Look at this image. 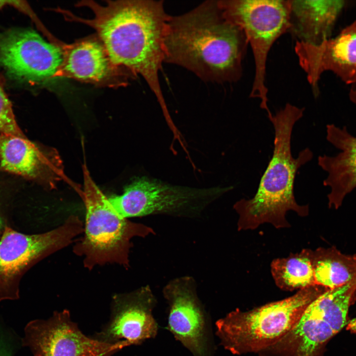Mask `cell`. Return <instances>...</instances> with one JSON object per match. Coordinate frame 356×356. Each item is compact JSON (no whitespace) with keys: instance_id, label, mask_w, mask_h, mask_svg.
<instances>
[{"instance_id":"6da1fadb","label":"cell","mask_w":356,"mask_h":356,"mask_svg":"<svg viewBox=\"0 0 356 356\" xmlns=\"http://www.w3.org/2000/svg\"><path fill=\"white\" fill-rule=\"evenodd\" d=\"M77 5L90 8L93 18L83 19L65 12L67 16L72 17L69 19L93 28L113 64L143 77L163 113H168L159 79L170 16L165 12L163 1L109 0L102 5L85 0Z\"/></svg>"},{"instance_id":"7a4b0ae2","label":"cell","mask_w":356,"mask_h":356,"mask_svg":"<svg viewBox=\"0 0 356 356\" xmlns=\"http://www.w3.org/2000/svg\"><path fill=\"white\" fill-rule=\"evenodd\" d=\"M248 42L243 30L223 16L218 0L169 16L164 62L184 67L206 82H234L242 74Z\"/></svg>"},{"instance_id":"3957f363","label":"cell","mask_w":356,"mask_h":356,"mask_svg":"<svg viewBox=\"0 0 356 356\" xmlns=\"http://www.w3.org/2000/svg\"><path fill=\"white\" fill-rule=\"evenodd\" d=\"M304 111V108L287 103L270 120L275 133L273 155L254 197L241 199L233 206L239 216L238 230L254 229L264 223L277 228L289 227L285 215L290 210L302 217L308 215V206L299 205L295 200L294 183L298 170L313 154L306 148L294 158L291 150L293 128Z\"/></svg>"},{"instance_id":"277c9868","label":"cell","mask_w":356,"mask_h":356,"mask_svg":"<svg viewBox=\"0 0 356 356\" xmlns=\"http://www.w3.org/2000/svg\"><path fill=\"white\" fill-rule=\"evenodd\" d=\"M327 290L314 285L248 311L236 310L216 322L215 334L223 348L233 355L259 353L291 330L309 305Z\"/></svg>"},{"instance_id":"5b68a950","label":"cell","mask_w":356,"mask_h":356,"mask_svg":"<svg viewBox=\"0 0 356 356\" xmlns=\"http://www.w3.org/2000/svg\"><path fill=\"white\" fill-rule=\"evenodd\" d=\"M83 168L84 189L79 191L86 209L85 235L75 248L76 253L84 256L86 265L90 267L106 263L127 266L131 240L154 231L147 225L120 216L94 182L85 165Z\"/></svg>"},{"instance_id":"8992f818","label":"cell","mask_w":356,"mask_h":356,"mask_svg":"<svg viewBox=\"0 0 356 356\" xmlns=\"http://www.w3.org/2000/svg\"><path fill=\"white\" fill-rule=\"evenodd\" d=\"M218 3L225 18L243 30L250 45L255 72L250 97L260 99V107L270 118L272 114L267 104L266 86L267 57L275 41L288 31L291 0H220Z\"/></svg>"},{"instance_id":"52a82bcc","label":"cell","mask_w":356,"mask_h":356,"mask_svg":"<svg viewBox=\"0 0 356 356\" xmlns=\"http://www.w3.org/2000/svg\"><path fill=\"white\" fill-rule=\"evenodd\" d=\"M227 190L174 185L143 176L134 178L122 194L108 200L124 219L157 214L193 217Z\"/></svg>"},{"instance_id":"ba28073f","label":"cell","mask_w":356,"mask_h":356,"mask_svg":"<svg viewBox=\"0 0 356 356\" xmlns=\"http://www.w3.org/2000/svg\"><path fill=\"white\" fill-rule=\"evenodd\" d=\"M82 230L81 221L72 217L50 231L26 234L5 226L0 239V302L19 298L21 279L45 255L70 241Z\"/></svg>"},{"instance_id":"9c48e42d","label":"cell","mask_w":356,"mask_h":356,"mask_svg":"<svg viewBox=\"0 0 356 356\" xmlns=\"http://www.w3.org/2000/svg\"><path fill=\"white\" fill-rule=\"evenodd\" d=\"M168 304L167 328L192 356H215L211 320L188 276L170 281L163 288Z\"/></svg>"},{"instance_id":"30bf717a","label":"cell","mask_w":356,"mask_h":356,"mask_svg":"<svg viewBox=\"0 0 356 356\" xmlns=\"http://www.w3.org/2000/svg\"><path fill=\"white\" fill-rule=\"evenodd\" d=\"M22 344L33 356H112L128 347L124 342L110 344L85 335L67 310L55 312L47 319L29 322Z\"/></svg>"},{"instance_id":"8fae6325","label":"cell","mask_w":356,"mask_h":356,"mask_svg":"<svg viewBox=\"0 0 356 356\" xmlns=\"http://www.w3.org/2000/svg\"><path fill=\"white\" fill-rule=\"evenodd\" d=\"M63 59L62 50L28 29L0 33V64L16 79L42 83L54 78Z\"/></svg>"},{"instance_id":"7c38bea8","label":"cell","mask_w":356,"mask_h":356,"mask_svg":"<svg viewBox=\"0 0 356 356\" xmlns=\"http://www.w3.org/2000/svg\"><path fill=\"white\" fill-rule=\"evenodd\" d=\"M156 301L148 285L115 295L110 320L91 337L105 343L124 342L128 346L155 338L159 329L153 314Z\"/></svg>"},{"instance_id":"4fadbf2b","label":"cell","mask_w":356,"mask_h":356,"mask_svg":"<svg viewBox=\"0 0 356 356\" xmlns=\"http://www.w3.org/2000/svg\"><path fill=\"white\" fill-rule=\"evenodd\" d=\"M295 51L315 94L322 73L331 71L347 84L356 83V20L335 38L318 45L296 42Z\"/></svg>"},{"instance_id":"5bb4252c","label":"cell","mask_w":356,"mask_h":356,"mask_svg":"<svg viewBox=\"0 0 356 356\" xmlns=\"http://www.w3.org/2000/svg\"><path fill=\"white\" fill-rule=\"evenodd\" d=\"M0 168L34 180L46 188H55L66 178L63 165L54 148L42 147L26 137L0 134Z\"/></svg>"},{"instance_id":"9a60e30c","label":"cell","mask_w":356,"mask_h":356,"mask_svg":"<svg viewBox=\"0 0 356 356\" xmlns=\"http://www.w3.org/2000/svg\"><path fill=\"white\" fill-rule=\"evenodd\" d=\"M60 48L62 62L54 78L66 77L98 85L110 84L115 78L126 85L129 78L135 76L114 65L99 40L84 39Z\"/></svg>"},{"instance_id":"2e32d148","label":"cell","mask_w":356,"mask_h":356,"mask_svg":"<svg viewBox=\"0 0 356 356\" xmlns=\"http://www.w3.org/2000/svg\"><path fill=\"white\" fill-rule=\"evenodd\" d=\"M326 128L327 139L341 151L335 156H319L318 163L328 173L323 184L331 189L329 207L337 209L346 195L356 187V137L345 127L340 129L331 124Z\"/></svg>"},{"instance_id":"e0dca14e","label":"cell","mask_w":356,"mask_h":356,"mask_svg":"<svg viewBox=\"0 0 356 356\" xmlns=\"http://www.w3.org/2000/svg\"><path fill=\"white\" fill-rule=\"evenodd\" d=\"M344 0H291L290 32L297 41L318 45L330 38Z\"/></svg>"},{"instance_id":"ac0fdd59","label":"cell","mask_w":356,"mask_h":356,"mask_svg":"<svg viewBox=\"0 0 356 356\" xmlns=\"http://www.w3.org/2000/svg\"><path fill=\"white\" fill-rule=\"evenodd\" d=\"M335 333L325 322L305 312L299 322L260 356H323L327 343Z\"/></svg>"},{"instance_id":"d6986e66","label":"cell","mask_w":356,"mask_h":356,"mask_svg":"<svg viewBox=\"0 0 356 356\" xmlns=\"http://www.w3.org/2000/svg\"><path fill=\"white\" fill-rule=\"evenodd\" d=\"M316 285L327 289L342 286L356 278V255L343 254L334 247L312 251Z\"/></svg>"},{"instance_id":"ffe728a7","label":"cell","mask_w":356,"mask_h":356,"mask_svg":"<svg viewBox=\"0 0 356 356\" xmlns=\"http://www.w3.org/2000/svg\"><path fill=\"white\" fill-rule=\"evenodd\" d=\"M356 294V278L339 287L327 289L306 312L321 319L335 334L347 324L349 307Z\"/></svg>"},{"instance_id":"44dd1931","label":"cell","mask_w":356,"mask_h":356,"mask_svg":"<svg viewBox=\"0 0 356 356\" xmlns=\"http://www.w3.org/2000/svg\"><path fill=\"white\" fill-rule=\"evenodd\" d=\"M312 250L301 252L271 262V272L276 285L285 291L302 289L316 285L312 263Z\"/></svg>"},{"instance_id":"7402d4cb","label":"cell","mask_w":356,"mask_h":356,"mask_svg":"<svg viewBox=\"0 0 356 356\" xmlns=\"http://www.w3.org/2000/svg\"><path fill=\"white\" fill-rule=\"evenodd\" d=\"M2 83L0 79V133L26 137L17 123L11 103L5 93Z\"/></svg>"},{"instance_id":"603a6c76","label":"cell","mask_w":356,"mask_h":356,"mask_svg":"<svg viewBox=\"0 0 356 356\" xmlns=\"http://www.w3.org/2000/svg\"><path fill=\"white\" fill-rule=\"evenodd\" d=\"M0 356H13L11 348L1 334H0Z\"/></svg>"},{"instance_id":"cb8c5ba5","label":"cell","mask_w":356,"mask_h":356,"mask_svg":"<svg viewBox=\"0 0 356 356\" xmlns=\"http://www.w3.org/2000/svg\"><path fill=\"white\" fill-rule=\"evenodd\" d=\"M351 100L356 105V83L354 84L350 92Z\"/></svg>"},{"instance_id":"d4e9b609","label":"cell","mask_w":356,"mask_h":356,"mask_svg":"<svg viewBox=\"0 0 356 356\" xmlns=\"http://www.w3.org/2000/svg\"><path fill=\"white\" fill-rule=\"evenodd\" d=\"M348 328L352 331H356V318L347 323Z\"/></svg>"},{"instance_id":"484cf974","label":"cell","mask_w":356,"mask_h":356,"mask_svg":"<svg viewBox=\"0 0 356 356\" xmlns=\"http://www.w3.org/2000/svg\"><path fill=\"white\" fill-rule=\"evenodd\" d=\"M2 225V221H1V218H0V230L1 229Z\"/></svg>"}]
</instances>
